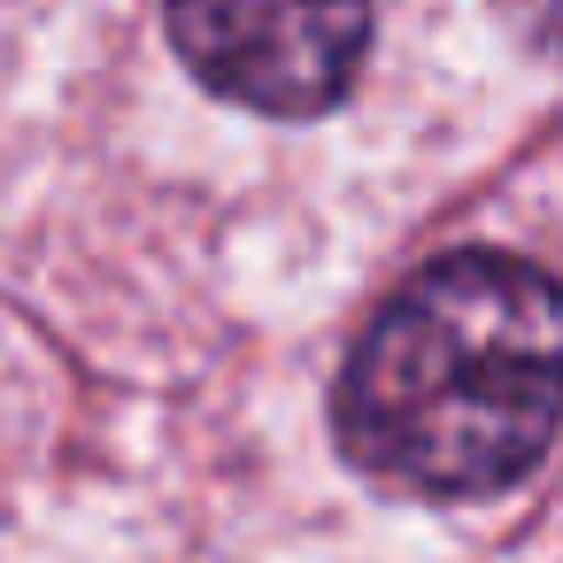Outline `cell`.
Returning <instances> with one entry per match:
<instances>
[{"mask_svg":"<svg viewBox=\"0 0 563 563\" xmlns=\"http://www.w3.org/2000/svg\"><path fill=\"white\" fill-rule=\"evenodd\" d=\"M555 286L517 255L424 263L340 371V448L409 494H501L555 440Z\"/></svg>","mask_w":563,"mask_h":563,"instance_id":"cell-1","label":"cell"},{"mask_svg":"<svg viewBox=\"0 0 563 563\" xmlns=\"http://www.w3.org/2000/svg\"><path fill=\"white\" fill-rule=\"evenodd\" d=\"M186 70L263 117H317L355 86L371 9H170Z\"/></svg>","mask_w":563,"mask_h":563,"instance_id":"cell-2","label":"cell"}]
</instances>
